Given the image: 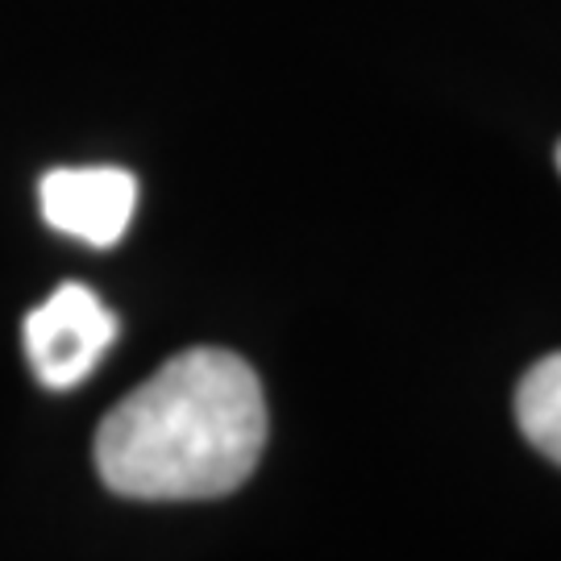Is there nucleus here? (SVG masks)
<instances>
[{
    "label": "nucleus",
    "mask_w": 561,
    "mask_h": 561,
    "mask_svg": "<svg viewBox=\"0 0 561 561\" xmlns=\"http://www.w3.org/2000/svg\"><path fill=\"white\" fill-rule=\"evenodd\" d=\"M266 449L254 366L229 350H183L96 428V470L121 500L180 503L233 495Z\"/></svg>",
    "instance_id": "nucleus-1"
},
{
    "label": "nucleus",
    "mask_w": 561,
    "mask_h": 561,
    "mask_svg": "<svg viewBox=\"0 0 561 561\" xmlns=\"http://www.w3.org/2000/svg\"><path fill=\"white\" fill-rule=\"evenodd\" d=\"M25 358L42 387L67 391L83 382L108 345L117 341V317L83 283H62L25 317Z\"/></svg>",
    "instance_id": "nucleus-2"
},
{
    "label": "nucleus",
    "mask_w": 561,
    "mask_h": 561,
    "mask_svg": "<svg viewBox=\"0 0 561 561\" xmlns=\"http://www.w3.org/2000/svg\"><path fill=\"white\" fill-rule=\"evenodd\" d=\"M558 167H561V141H558Z\"/></svg>",
    "instance_id": "nucleus-5"
},
{
    "label": "nucleus",
    "mask_w": 561,
    "mask_h": 561,
    "mask_svg": "<svg viewBox=\"0 0 561 561\" xmlns=\"http://www.w3.org/2000/svg\"><path fill=\"white\" fill-rule=\"evenodd\" d=\"M516 421L524 442L561 466V354H549L516 387Z\"/></svg>",
    "instance_id": "nucleus-4"
},
{
    "label": "nucleus",
    "mask_w": 561,
    "mask_h": 561,
    "mask_svg": "<svg viewBox=\"0 0 561 561\" xmlns=\"http://www.w3.org/2000/svg\"><path fill=\"white\" fill-rule=\"evenodd\" d=\"M50 229L88 245H117L138 213V180L121 167H59L38 187Z\"/></svg>",
    "instance_id": "nucleus-3"
}]
</instances>
